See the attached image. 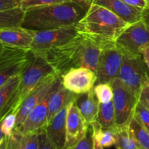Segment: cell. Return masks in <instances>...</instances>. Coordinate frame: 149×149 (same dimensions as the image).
<instances>
[{"label":"cell","mask_w":149,"mask_h":149,"mask_svg":"<svg viewBox=\"0 0 149 149\" xmlns=\"http://www.w3.org/2000/svg\"><path fill=\"white\" fill-rule=\"evenodd\" d=\"M67 1L68 0H21L20 7L26 11L28 9L33 8V7L59 4V3L65 2Z\"/></svg>","instance_id":"29"},{"label":"cell","mask_w":149,"mask_h":149,"mask_svg":"<svg viewBox=\"0 0 149 149\" xmlns=\"http://www.w3.org/2000/svg\"><path fill=\"white\" fill-rule=\"evenodd\" d=\"M129 5L140 10H144L147 8L146 0H122Z\"/></svg>","instance_id":"36"},{"label":"cell","mask_w":149,"mask_h":149,"mask_svg":"<svg viewBox=\"0 0 149 149\" xmlns=\"http://www.w3.org/2000/svg\"><path fill=\"white\" fill-rule=\"evenodd\" d=\"M90 126L93 128V137L103 148H110L115 145V136L113 129H103L97 121L93 122Z\"/></svg>","instance_id":"24"},{"label":"cell","mask_w":149,"mask_h":149,"mask_svg":"<svg viewBox=\"0 0 149 149\" xmlns=\"http://www.w3.org/2000/svg\"><path fill=\"white\" fill-rule=\"evenodd\" d=\"M69 105L58 111L46 127L48 138L56 149H65L66 119Z\"/></svg>","instance_id":"15"},{"label":"cell","mask_w":149,"mask_h":149,"mask_svg":"<svg viewBox=\"0 0 149 149\" xmlns=\"http://www.w3.org/2000/svg\"><path fill=\"white\" fill-rule=\"evenodd\" d=\"M90 125L82 116L75 101L68 106L66 119V144L65 148L71 149L86 135Z\"/></svg>","instance_id":"13"},{"label":"cell","mask_w":149,"mask_h":149,"mask_svg":"<svg viewBox=\"0 0 149 149\" xmlns=\"http://www.w3.org/2000/svg\"><path fill=\"white\" fill-rule=\"evenodd\" d=\"M138 102L149 109V81L146 83L141 89Z\"/></svg>","instance_id":"34"},{"label":"cell","mask_w":149,"mask_h":149,"mask_svg":"<svg viewBox=\"0 0 149 149\" xmlns=\"http://www.w3.org/2000/svg\"><path fill=\"white\" fill-rule=\"evenodd\" d=\"M26 10L21 7L0 11V29L22 27Z\"/></svg>","instance_id":"20"},{"label":"cell","mask_w":149,"mask_h":149,"mask_svg":"<svg viewBox=\"0 0 149 149\" xmlns=\"http://www.w3.org/2000/svg\"><path fill=\"white\" fill-rule=\"evenodd\" d=\"M62 85V79L55 71L47 76L22 103L17 114L14 131H17L24 123L30 112L44 99L58 90Z\"/></svg>","instance_id":"6"},{"label":"cell","mask_w":149,"mask_h":149,"mask_svg":"<svg viewBox=\"0 0 149 149\" xmlns=\"http://www.w3.org/2000/svg\"><path fill=\"white\" fill-rule=\"evenodd\" d=\"M23 149H39V132L23 135Z\"/></svg>","instance_id":"30"},{"label":"cell","mask_w":149,"mask_h":149,"mask_svg":"<svg viewBox=\"0 0 149 149\" xmlns=\"http://www.w3.org/2000/svg\"><path fill=\"white\" fill-rule=\"evenodd\" d=\"M95 95L100 103H108L113 100V88L111 83H99L93 88Z\"/></svg>","instance_id":"26"},{"label":"cell","mask_w":149,"mask_h":149,"mask_svg":"<svg viewBox=\"0 0 149 149\" xmlns=\"http://www.w3.org/2000/svg\"><path fill=\"white\" fill-rule=\"evenodd\" d=\"M77 95L67 90L62 85L50 95L48 103L47 125L52 121L58 111L75 101Z\"/></svg>","instance_id":"19"},{"label":"cell","mask_w":149,"mask_h":149,"mask_svg":"<svg viewBox=\"0 0 149 149\" xmlns=\"http://www.w3.org/2000/svg\"><path fill=\"white\" fill-rule=\"evenodd\" d=\"M65 88L77 95L84 94L94 88L97 76L93 71L85 67L74 68L61 76Z\"/></svg>","instance_id":"12"},{"label":"cell","mask_w":149,"mask_h":149,"mask_svg":"<svg viewBox=\"0 0 149 149\" xmlns=\"http://www.w3.org/2000/svg\"><path fill=\"white\" fill-rule=\"evenodd\" d=\"M88 9L73 0L59 4L28 9L22 27L44 31L74 26L85 15Z\"/></svg>","instance_id":"2"},{"label":"cell","mask_w":149,"mask_h":149,"mask_svg":"<svg viewBox=\"0 0 149 149\" xmlns=\"http://www.w3.org/2000/svg\"><path fill=\"white\" fill-rule=\"evenodd\" d=\"M111 84L113 88L112 101L116 113V126H127L134 116L138 99L119 78Z\"/></svg>","instance_id":"9"},{"label":"cell","mask_w":149,"mask_h":149,"mask_svg":"<svg viewBox=\"0 0 149 149\" xmlns=\"http://www.w3.org/2000/svg\"><path fill=\"white\" fill-rule=\"evenodd\" d=\"M97 121L103 129H113L116 127V113L113 101L99 104Z\"/></svg>","instance_id":"23"},{"label":"cell","mask_w":149,"mask_h":149,"mask_svg":"<svg viewBox=\"0 0 149 149\" xmlns=\"http://www.w3.org/2000/svg\"><path fill=\"white\" fill-rule=\"evenodd\" d=\"M107 45L78 33L69 42L49 49L41 57L61 77L71 68L79 67L90 68L96 74L102 52Z\"/></svg>","instance_id":"1"},{"label":"cell","mask_w":149,"mask_h":149,"mask_svg":"<svg viewBox=\"0 0 149 149\" xmlns=\"http://www.w3.org/2000/svg\"><path fill=\"white\" fill-rule=\"evenodd\" d=\"M129 130L140 149H149V131L135 116L130 122Z\"/></svg>","instance_id":"21"},{"label":"cell","mask_w":149,"mask_h":149,"mask_svg":"<svg viewBox=\"0 0 149 149\" xmlns=\"http://www.w3.org/2000/svg\"><path fill=\"white\" fill-rule=\"evenodd\" d=\"M50 64L43 57L36 56L23 74L15 92L5 107L0 111L1 119L10 112L17 113L27 96L44 78L54 72Z\"/></svg>","instance_id":"4"},{"label":"cell","mask_w":149,"mask_h":149,"mask_svg":"<svg viewBox=\"0 0 149 149\" xmlns=\"http://www.w3.org/2000/svg\"><path fill=\"white\" fill-rule=\"evenodd\" d=\"M93 3L109 9L130 25L143 19V10L132 7L122 0H93Z\"/></svg>","instance_id":"16"},{"label":"cell","mask_w":149,"mask_h":149,"mask_svg":"<svg viewBox=\"0 0 149 149\" xmlns=\"http://www.w3.org/2000/svg\"><path fill=\"white\" fill-rule=\"evenodd\" d=\"M123 61V54L115 45L110 44L104 47L97 65L96 76L99 83H111L119 77V71Z\"/></svg>","instance_id":"11"},{"label":"cell","mask_w":149,"mask_h":149,"mask_svg":"<svg viewBox=\"0 0 149 149\" xmlns=\"http://www.w3.org/2000/svg\"><path fill=\"white\" fill-rule=\"evenodd\" d=\"M76 26L44 31H33L31 50L36 56H42L49 49L61 46L78 34Z\"/></svg>","instance_id":"10"},{"label":"cell","mask_w":149,"mask_h":149,"mask_svg":"<svg viewBox=\"0 0 149 149\" xmlns=\"http://www.w3.org/2000/svg\"><path fill=\"white\" fill-rule=\"evenodd\" d=\"M118 78L139 98L141 89L149 81V71L142 55H123V61Z\"/></svg>","instance_id":"8"},{"label":"cell","mask_w":149,"mask_h":149,"mask_svg":"<svg viewBox=\"0 0 149 149\" xmlns=\"http://www.w3.org/2000/svg\"><path fill=\"white\" fill-rule=\"evenodd\" d=\"M7 137L1 135V141H0V149H7Z\"/></svg>","instance_id":"39"},{"label":"cell","mask_w":149,"mask_h":149,"mask_svg":"<svg viewBox=\"0 0 149 149\" xmlns=\"http://www.w3.org/2000/svg\"><path fill=\"white\" fill-rule=\"evenodd\" d=\"M94 149H103V147L99 143L98 141L94 138Z\"/></svg>","instance_id":"41"},{"label":"cell","mask_w":149,"mask_h":149,"mask_svg":"<svg viewBox=\"0 0 149 149\" xmlns=\"http://www.w3.org/2000/svg\"><path fill=\"white\" fill-rule=\"evenodd\" d=\"M49 95L37 105L27 116L21 127L17 131L22 135L39 132L47 126L48 103Z\"/></svg>","instance_id":"14"},{"label":"cell","mask_w":149,"mask_h":149,"mask_svg":"<svg viewBox=\"0 0 149 149\" xmlns=\"http://www.w3.org/2000/svg\"><path fill=\"white\" fill-rule=\"evenodd\" d=\"M75 104L89 125L97 121L100 103L93 89L84 94L77 95Z\"/></svg>","instance_id":"18"},{"label":"cell","mask_w":149,"mask_h":149,"mask_svg":"<svg viewBox=\"0 0 149 149\" xmlns=\"http://www.w3.org/2000/svg\"><path fill=\"white\" fill-rule=\"evenodd\" d=\"M73 1L81 4V6H83V7H84L87 9H89L90 5L93 4V0H73Z\"/></svg>","instance_id":"38"},{"label":"cell","mask_w":149,"mask_h":149,"mask_svg":"<svg viewBox=\"0 0 149 149\" xmlns=\"http://www.w3.org/2000/svg\"><path fill=\"white\" fill-rule=\"evenodd\" d=\"M114 43L123 55H142L141 51L149 47V26L143 19L130 25Z\"/></svg>","instance_id":"7"},{"label":"cell","mask_w":149,"mask_h":149,"mask_svg":"<svg viewBox=\"0 0 149 149\" xmlns=\"http://www.w3.org/2000/svg\"><path fill=\"white\" fill-rule=\"evenodd\" d=\"M65 149H68V148H65Z\"/></svg>","instance_id":"43"},{"label":"cell","mask_w":149,"mask_h":149,"mask_svg":"<svg viewBox=\"0 0 149 149\" xmlns=\"http://www.w3.org/2000/svg\"><path fill=\"white\" fill-rule=\"evenodd\" d=\"M21 6V0H0V11Z\"/></svg>","instance_id":"35"},{"label":"cell","mask_w":149,"mask_h":149,"mask_svg":"<svg viewBox=\"0 0 149 149\" xmlns=\"http://www.w3.org/2000/svg\"><path fill=\"white\" fill-rule=\"evenodd\" d=\"M34 57L31 49L1 45L0 86L14 76L24 73Z\"/></svg>","instance_id":"5"},{"label":"cell","mask_w":149,"mask_h":149,"mask_svg":"<svg viewBox=\"0 0 149 149\" xmlns=\"http://www.w3.org/2000/svg\"><path fill=\"white\" fill-rule=\"evenodd\" d=\"M39 149H56L47 134L46 129H44L39 132Z\"/></svg>","instance_id":"33"},{"label":"cell","mask_w":149,"mask_h":149,"mask_svg":"<svg viewBox=\"0 0 149 149\" xmlns=\"http://www.w3.org/2000/svg\"><path fill=\"white\" fill-rule=\"evenodd\" d=\"M115 148L116 149H140L129 130V125L113 128Z\"/></svg>","instance_id":"22"},{"label":"cell","mask_w":149,"mask_h":149,"mask_svg":"<svg viewBox=\"0 0 149 149\" xmlns=\"http://www.w3.org/2000/svg\"><path fill=\"white\" fill-rule=\"evenodd\" d=\"M17 113L10 112L1 119V135L7 138L10 137L13 133L16 124Z\"/></svg>","instance_id":"27"},{"label":"cell","mask_w":149,"mask_h":149,"mask_svg":"<svg viewBox=\"0 0 149 149\" xmlns=\"http://www.w3.org/2000/svg\"><path fill=\"white\" fill-rule=\"evenodd\" d=\"M134 116L149 131V109L140 102H138L135 107Z\"/></svg>","instance_id":"28"},{"label":"cell","mask_w":149,"mask_h":149,"mask_svg":"<svg viewBox=\"0 0 149 149\" xmlns=\"http://www.w3.org/2000/svg\"><path fill=\"white\" fill-rule=\"evenodd\" d=\"M33 40V31L23 27L0 29L1 45L31 49Z\"/></svg>","instance_id":"17"},{"label":"cell","mask_w":149,"mask_h":149,"mask_svg":"<svg viewBox=\"0 0 149 149\" xmlns=\"http://www.w3.org/2000/svg\"><path fill=\"white\" fill-rule=\"evenodd\" d=\"M146 3H147V8L149 9V0H146Z\"/></svg>","instance_id":"42"},{"label":"cell","mask_w":149,"mask_h":149,"mask_svg":"<svg viewBox=\"0 0 149 149\" xmlns=\"http://www.w3.org/2000/svg\"><path fill=\"white\" fill-rule=\"evenodd\" d=\"M71 149H94V137L93 128L90 125L85 136Z\"/></svg>","instance_id":"31"},{"label":"cell","mask_w":149,"mask_h":149,"mask_svg":"<svg viewBox=\"0 0 149 149\" xmlns=\"http://www.w3.org/2000/svg\"><path fill=\"white\" fill-rule=\"evenodd\" d=\"M23 74L14 76L7 80L3 85L0 86V111L5 107L15 92Z\"/></svg>","instance_id":"25"},{"label":"cell","mask_w":149,"mask_h":149,"mask_svg":"<svg viewBox=\"0 0 149 149\" xmlns=\"http://www.w3.org/2000/svg\"><path fill=\"white\" fill-rule=\"evenodd\" d=\"M129 26L109 9L93 3L76 28L79 33L109 45L113 43Z\"/></svg>","instance_id":"3"},{"label":"cell","mask_w":149,"mask_h":149,"mask_svg":"<svg viewBox=\"0 0 149 149\" xmlns=\"http://www.w3.org/2000/svg\"><path fill=\"white\" fill-rule=\"evenodd\" d=\"M143 19L146 21V23L149 26V9L146 8L143 10Z\"/></svg>","instance_id":"40"},{"label":"cell","mask_w":149,"mask_h":149,"mask_svg":"<svg viewBox=\"0 0 149 149\" xmlns=\"http://www.w3.org/2000/svg\"><path fill=\"white\" fill-rule=\"evenodd\" d=\"M141 55H142L144 63H145L146 65L147 68H148L149 71V47L144 48V49L141 51Z\"/></svg>","instance_id":"37"},{"label":"cell","mask_w":149,"mask_h":149,"mask_svg":"<svg viewBox=\"0 0 149 149\" xmlns=\"http://www.w3.org/2000/svg\"><path fill=\"white\" fill-rule=\"evenodd\" d=\"M7 138V149H23V135L20 132L13 131V135Z\"/></svg>","instance_id":"32"}]
</instances>
